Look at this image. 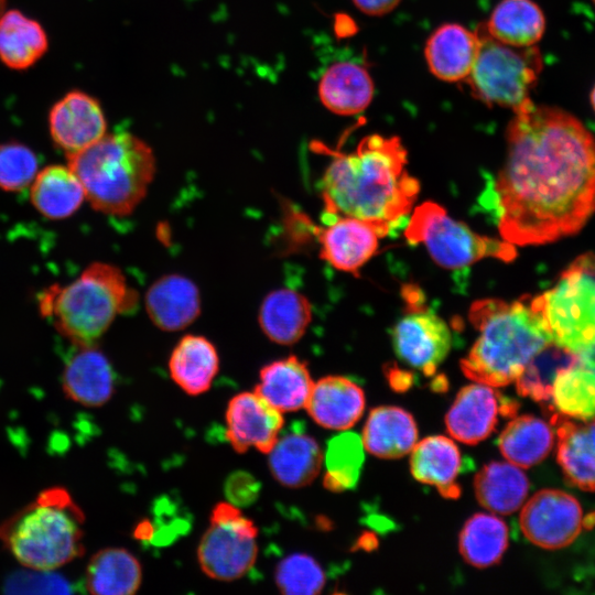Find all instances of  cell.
Masks as SVG:
<instances>
[{
  "label": "cell",
  "instance_id": "5b68a950",
  "mask_svg": "<svg viewBox=\"0 0 595 595\" xmlns=\"http://www.w3.org/2000/svg\"><path fill=\"white\" fill-rule=\"evenodd\" d=\"M85 197L98 212L126 216L144 198L155 174V158L143 140L129 132L105 134L67 155Z\"/></svg>",
  "mask_w": 595,
  "mask_h": 595
},
{
  "label": "cell",
  "instance_id": "2e32d148",
  "mask_svg": "<svg viewBox=\"0 0 595 595\" xmlns=\"http://www.w3.org/2000/svg\"><path fill=\"white\" fill-rule=\"evenodd\" d=\"M318 234L320 257L337 270L358 275V270L377 252L380 236L367 223L336 217Z\"/></svg>",
  "mask_w": 595,
  "mask_h": 595
},
{
  "label": "cell",
  "instance_id": "7c38bea8",
  "mask_svg": "<svg viewBox=\"0 0 595 595\" xmlns=\"http://www.w3.org/2000/svg\"><path fill=\"white\" fill-rule=\"evenodd\" d=\"M450 327L431 311L414 307L401 317L392 331L396 355L426 376L434 375L451 349Z\"/></svg>",
  "mask_w": 595,
  "mask_h": 595
},
{
  "label": "cell",
  "instance_id": "f546056e",
  "mask_svg": "<svg viewBox=\"0 0 595 595\" xmlns=\"http://www.w3.org/2000/svg\"><path fill=\"white\" fill-rule=\"evenodd\" d=\"M475 495L487 510L509 515L518 510L529 490V480L519 466L512 463L491 462L476 475Z\"/></svg>",
  "mask_w": 595,
  "mask_h": 595
},
{
  "label": "cell",
  "instance_id": "5bb4252c",
  "mask_svg": "<svg viewBox=\"0 0 595 595\" xmlns=\"http://www.w3.org/2000/svg\"><path fill=\"white\" fill-rule=\"evenodd\" d=\"M226 436L237 453L251 447L268 454L283 428V416L256 391L234 396L226 410Z\"/></svg>",
  "mask_w": 595,
  "mask_h": 595
},
{
  "label": "cell",
  "instance_id": "1f68e13d",
  "mask_svg": "<svg viewBox=\"0 0 595 595\" xmlns=\"http://www.w3.org/2000/svg\"><path fill=\"white\" fill-rule=\"evenodd\" d=\"M47 35L42 25L19 10L0 15V61L10 68L25 69L47 51Z\"/></svg>",
  "mask_w": 595,
  "mask_h": 595
},
{
  "label": "cell",
  "instance_id": "8fae6325",
  "mask_svg": "<svg viewBox=\"0 0 595 595\" xmlns=\"http://www.w3.org/2000/svg\"><path fill=\"white\" fill-rule=\"evenodd\" d=\"M519 523L533 544L555 550L571 544L584 526L583 509L572 495L559 489H542L522 507Z\"/></svg>",
  "mask_w": 595,
  "mask_h": 595
},
{
  "label": "cell",
  "instance_id": "f6af8a7d",
  "mask_svg": "<svg viewBox=\"0 0 595 595\" xmlns=\"http://www.w3.org/2000/svg\"><path fill=\"white\" fill-rule=\"evenodd\" d=\"M593 2L595 3V0H593Z\"/></svg>",
  "mask_w": 595,
  "mask_h": 595
},
{
  "label": "cell",
  "instance_id": "836d02e7",
  "mask_svg": "<svg viewBox=\"0 0 595 595\" xmlns=\"http://www.w3.org/2000/svg\"><path fill=\"white\" fill-rule=\"evenodd\" d=\"M84 198V187L68 165H50L33 180L32 204L48 218L62 219L73 215Z\"/></svg>",
  "mask_w": 595,
  "mask_h": 595
},
{
  "label": "cell",
  "instance_id": "8992f818",
  "mask_svg": "<svg viewBox=\"0 0 595 595\" xmlns=\"http://www.w3.org/2000/svg\"><path fill=\"white\" fill-rule=\"evenodd\" d=\"M137 298L119 268L94 262L72 283L46 289L40 295V311L75 346H94L118 314L137 304Z\"/></svg>",
  "mask_w": 595,
  "mask_h": 595
},
{
  "label": "cell",
  "instance_id": "52a82bcc",
  "mask_svg": "<svg viewBox=\"0 0 595 595\" xmlns=\"http://www.w3.org/2000/svg\"><path fill=\"white\" fill-rule=\"evenodd\" d=\"M475 32L478 51L465 79L472 95L489 106L517 109L530 99L542 69L539 50L505 44L488 33L485 23Z\"/></svg>",
  "mask_w": 595,
  "mask_h": 595
},
{
  "label": "cell",
  "instance_id": "4dcf8cb0",
  "mask_svg": "<svg viewBox=\"0 0 595 595\" xmlns=\"http://www.w3.org/2000/svg\"><path fill=\"white\" fill-rule=\"evenodd\" d=\"M551 404L566 418L588 421L595 418V357L580 355L578 360L555 377Z\"/></svg>",
  "mask_w": 595,
  "mask_h": 595
},
{
  "label": "cell",
  "instance_id": "484cf974",
  "mask_svg": "<svg viewBox=\"0 0 595 595\" xmlns=\"http://www.w3.org/2000/svg\"><path fill=\"white\" fill-rule=\"evenodd\" d=\"M418 440L413 416L393 405L370 411L363 430L361 441L370 454L381 458H399L412 451Z\"/></svg>",
  "mask_w": 595,
  "mask_h": 595
},
{
  "label": "cell",
  "instance_id": "277c9868",
  "mask_svg": "<svg viewBox=\"0 0 595 595\" xmlns=\"http://www.w3.org/2000/svg\"><path fill=\"white\" fill-rule=\"evenodd\" d=\"M84 521L71 493L55 486L6 519L0 540L23 566L52 571L84 554Z\"/></svg>",
  "mask_w": 595,
  "mask_h": 595
},
{
  "label": "cell",
  "instance_id": "b9f144b4",
  "mask_svg": "<svg viewBox=\"0 0 595 595\" xmlns=\"http://www.w3.org/2000/svg\"><path fill=\"white\" fill-rule=\"evenodd\" d=\"M401 0H353L354 4L365 14L380 17L391 12Z\"/></svg>",
  "mask_w": 595,
  "mask_h": 595
},
{
  "label": "cell",
  "instance_id": "9a60e30c",
  "mask_svg": "<svg viewBox=\"0 0 595 595\" xmlns=\"http://www.w3.org/2000/svg\"><path fill=\"white\" fill-rule=\"evenodd\" d=\"M48 128L54 143L68 155L100 140L106 134L107 123L96 98L73 90L52 107Z\"/></svg>",
  "mask_w": 595,
  "mask_h": 595
},
{
  "label": "cell",
  "instance_id": "ba28073f",
  "mask_svg": "<svg viewBox=\"0 0 595 595\" xmlns=\"http://www.w3.org/2000/svg\"><path fill=\"white\" fill-rule=\"evenodd\" d=\"M539 296L553 342L574 354L595 357V255L578 257Z\"/></svg>",
  "mask_w": 595,
  "mask_h": 595
},
{
  "label": "cell",
  "instance_id": "74e56055",
  "mask_svg": "<svg viewBox=\"0 0 595 595\" xmlns=\"http://www.w3.org/2000/svg\"><path fill=\"white\" fill-rule=\"evenodd\" d=\"M364 444L356 433L345 432L329 440L325 452L324 486L334 491L356 486L364 464Z\"/></svg>",
  "mask_w": 595,
  "mask_h": 595
},
{
  "label": "cell",
  "instance_id": "e0dca14e",
  "mask_svg": "<svg viewBox=\"0 0 595 595\" xmlns=\"http://www.w3.org/2000/svg\"><path fill=\"white\" fill-rule=\"evenodd\" d=\"M150 320L162 331H181L201 313V296L195 283L180 274L158 279L145 294Z\"/></svg>",
  "mask_w": 595,
  "mask_h": 595
},
{
  "label": "cell",
  "instance_id": "8d00e7d4",
  "mask_svg": "<svg viewBox=\"0 0 595 595\" xmlns=\"http://www.w3.org/2000/svg\"><path fill=\"white\" fill-rule=\"evenodd\" d=\"M578 358L580 355L556 343H549L530 359L516 379L517 391L537 402H550L556 375L575 364Z\"/></svg>",
  "mask_w": 595,
  "mask_h": 595
},
{
  "label": "cell",
  "instance_id": "e575fe53",
  "mask_svg": "<svg viewBox=\"0 0 595 595\" xmlns=\"http://www.w3.org/2000/svg\"><path fill=\"white\" fill-rule=\"evenodd\" d=\"M554 444V431L533 415L511 420L502 430L498 446L502 456L519 467L528 468L542 462Z\"/></svg>",
  "mask_w": 595,
  "mask_h": 595
},
{
  "label": "cell",
  "instance_id": "4fadbf2b",
  "mask_svg": "<svg viewBox=\"0 0 595 595\" xmlns=\"http://www.w3.org/2000/svg\"><path fill=\"white\" fill-rule=\"evenodd\" d=\"M516 411L515 401L491 386L476 382L459 390L445 416V424L454 439L473 445L493 433L499 415L512 416Z\"/></svg>",
  "mask_w": 595,
  "mask_h": 595
},
{
  "label": "cell",
  "instance_id": "4316f807",
  "mask_svg": "<svg viewBox=\"0 0 595 595\" xmlns=\"http://www.w3.org/2000/svg\"><path fill=\"white\" fill-rule=\"evenodd\" d=\"M312 318L309 300L292 289H278L263 299L258 321L264 335L281 345L296 343Z\"/></svg>",
  "mask_w": 595,
  "mask_h": 595
},
{
  "label": "cell",
  "instance_id": "d6a6232c",
  "mask_svg": "<svg viewBox=\"0 0 595 595\" xmlns=\"http://www.w3.org/2000/svg\"><path fill=\"white\" fill-rule=\"evenodd\" d=\"M496 40L517 47L533 46L545 31V18L532 0H501L485 22Z\"/></svg>",
  "mask_w": 595,
  "mask_h": 595
},
{
  "label": "cell",
  "instance_id": "603a6c76",
  "mask_svg": "<svg viewBox=\"0 0 595 595\" xmlns=\"http://www.w3.org/2000/svg\"><path fill=\"white\" fill-rule=\"evenodd\" d=\"M374 82L368 71L354 62L331 65L318 82V97L329 111L351 116L364 111L372 100Z\"/></svg>",
  "mask_w": 595,
  "mask_h": 595
},
{
  "label": "cell",
  "instance_id": "ffe728a7",
  "mask_svg": "<svg viewBox=\"0 0 595 595\" xmlns=\"http://www.w3.org/2000/svg\"><path fill=\"white\" fill-rule=\"evenodd\" d=\"M478 37L457 23L440 25L428 39L424 57L430 72L447 83L465 80L474 65Z\"/></svg>",
  "mask_w": 595,
  "mask_h": 595
},
{
  "label": "cell",
  "instance_id": "7a4b0ae2",
  "mask_svg": "<svg viewBox=\"0 0 595 595\" xmlns=\"http://www.w3.org/2000/svg\"><path fill=\"white\" fill-rule=\"evenodd\" d=\"M331 154L321 180L324 223L357 218L380 237L407 225L420 183L407 170V150L398 137L370 134L355 151Z\"/></svg>",
  "mask_w": 595,
  "mask_h": 595
},
{
  "label": "cell",
  "instance_id": "7bdbcfd3",
  "mask_svg": "<svg viewBox=\"0 0 595 595\" xmlns=\"http://www.w3.org/2000/svg\"><path fill=\"white\" fill-rule=\"evenodd\" d=\"M591 104H592V107L595 111V86L593 87L592 91H591Z\"/></svg>",
  "mask_w": 595,
  "mask_h": 595
},
{
  "label": "cell",
  "instance_id": "44dd1931",
  "mask_svg": "<svg viewBox=\"0 0 595 595\" xmlns=\"http://www.w3.org/2000/svg\"><path fill=\"white\" fill-rule=\"evenodd\" d=\"M556 458L566 476L583 490H595V418L576 423L555 413Z\"/></svg>",
  "mask_w": 595,
  "mask_h": 595
},
{
  "label": "cell",
  "instance_id": "cb8c5ba5",
  "mask_svg": "<svg viewBox=\"0 0 595 595\" xmlns=\"http://www.w3.org/2000/svg\"><path fill=\"white\" fill-rule=\"evenodd\" d=\"M410 469L413 477L435 486L445 498H457L461 487L456 478L462 468V457L456 444L443 435L428 436L412 448Z\"/></svg>",
  "mask_w": 595,
  "mask_h": 595
},
{
  "label": "cell",
  "instance_id": "6da1fadb",
  "mask_svg": "<svg viewBox=\"0 0 595 595\" xmlns=\"http://www.w3.org/2000/svg\"><path fill=\"white\" fill-rule=\"evenodd\" d=\"M502 167L479 197L512 245H542L581 230L595 212V139L570 112L513 110Z\"/></svg>",
  "mask_w": 595,
  "mask_h": 595
},
{
  "label": "cell",
  "instance_id": "30bf717a",
  "mask_svg": "<svg viewBox=\"0 0 595 595\" xmlns=\"http://www.w3.org/2000/svg\"><path fill=\"white\" fill-rule=\"evenodd\" d=\"M255 523L239 507L218 502L212 510L210 524L201 538L197 560L202 571L219 581L245 576L255 565L258 554Z\"/></svg>",
  "mask_w": 595,
  "mask_h": 595
},
{
  "label": "cell",
  "instance_id": "d6986e66",
  "mask_svg": "<svg viewBox=\"0 0 595 595\" xmlns=\"http://www.w3.org/2000/svg\"><path fill=\"white\" fill-rule=\"evenodd\" d=\"M62 387L71 400L86 407H100L115 392V372L95 345L78 347L63 370Z\"/></svg>",
  "mask_w": 595,
  "mask_h": 595
},
{
  "label": "cell",
  "instance_id": "60d3db41",
  "mask_svg": "<svg viewBox=\"0 0 595 595\" xmlns=\"http://www.w3.org/2000/svg\"><path fill=\"white\" fill-rule=\"evenodd\" d=\"M261 485L259 480L248 472L236 470L231 473L225 484L224 494L228 501L237 507L252 505L259 497Z\"/></svg>",
  "mask_w": 595,
  "mask_h": 595
},
{
  "label": "cell",
  "instance_id": "9c48e42d",
  "mask_svg": "<svg viewBox=\"0 0 595 595\" xmlns=\"http://www.w3.org/2000/svg\"><path fill=\"white\" fill-rule=\"evenodd\" d=\"M404 237L412 245L423 244L432 259L445 269H463L485 258L511 261L517 256L515 245L473 231L430 201L415 207Z\"/></svg>",
  "mask_w": 595,
  "mask_h": 595
},
{
  "label": "cell",
  "instance_id": "d590c367",
  "mask_svg": "<svg viewBox=\"0 0 595 595\" xmlns=\"http://www.w3.org/2000/svg\"><path fill=\"white\" fill-rule=\"evenodd\" d=\"M508 528L498 517L476 513L461 530L459 553L474 567L485 569L498 563L508 547Z\"/></svg>",
  "mask_w": 595,
  "mask_h": 595
},
{
  "label": "cell",
  "instance_id": "3957f363",
  "mask_svg": "<svg viewBox=\"0 0 595 595\" xmlns=\"http://www.w3.org/2000/svg\"><path fill=\"white\" fill-rule=\"evenodd\" d=\"M468 318L479 334L461 369L468 379L494 388L516 381L530 359L553 342L539 295L513 302L478 300Z\"/></svg>",
  "mask_w": 595,
  "mask_h": 595
},
{
  "label": "cell",
  "instance_id": "ac0fdd59",
  "mask_svg": "<svg viewBox=\"0 0 595 595\" xmlns=\"http://www.w3.org/2000/svg\"><path fill=\"white\" fill-rule=\"evenodd\" d=\"M365 402L363 389L353 380L327 376L314 382L305 409L318 425L340 431L360 419Z\"/></svg>",
  "mask_w": 595,
  "mask_h": 595
},
{
  "label": "cell",
  "instance_id": "7402d4cb",
  "mask_svg": "<svg viewBox=\"0 0 595 595\" xmlns=\"http://www.w3.org/2000/svg\"><path fill=\"white\" fill-rule=\"evenodd\" d=\"M268 455L273 478L288 488L311 484L318 475L323 461L318 443L300 429L280 434Z\"/></svg>",
  "mask_w": 595,
  "mask_h": 595
},
{
  "label": "cell",
  "instance_id": "f1b7e54d",
  "mask_svg": "<svg viewBox=\"0 0 595 595\" xmlns=\"http://www.w3.org/2000/svg\"><path fill=\"white\" fill-rule=\"evenodd\" d=\"M142 581V569L138 559L123 548H106L89 560L85 586L96 595H131Z\"/></svg>",
  "mask_w": 595,
  "mask_h": 595
},
{
  "label": "cell",
  "instance_id": "d4e9b609",
  "mask_svg": "<svg viewBox=\"0 0 595 595\" xmlns=\"http://www.w3.org/2000/svg\"><path fill=\"white\" fill-rule=\"evenodd\" d=\"M313 385L306 364L290 355L263 366L253 391L283 413L305 408Z\"/></svg>",
  "mask_w": 595,
  "mask_h": 595
},
{
  "label": "cell",
  "instance_id": "ee69618b",
  "mask_svg": "<svg viewBox=\"0 0 595 595\" xmlns=\"http://www.w3.org/2000/svg\"><path fill=\"white\" fill-rule=\"evenodd\" d=\"M7 0H0V15L6 11Z\"/></svg>",
  "mask_w": 595,
  "mask_h": 595
},
{
  "label": "cell",
  "instance_id": "83f0119b",
  "mask_svg": "<svg viewBox=\"0 0 595 595\" xmlns=\"http://www.w3.org/2000/svg\"><path fill=\"white\" fill-rule=\"evenodd\" d=\"M218 369L219 357L216 347L201 335L183 336L169 359L173 381L191 396L206 392Z\"/></svg>",
  "mask_w": 595,
  "mask_h": 595
},
{
  "label": "cell",
  "instance_id": "ab89813d",
  "mask_svg": "<svg viewBox=\"0 0 595 595\" xmlns=\"http://www.w3.org/2000/svg\"><path fill=\"white\" fill-rule=\"evenodd\" d=\"M37 171L34 152L19 142L0 143V188L21 191L33 182Z\"/></svg>",
  "mask_w": 595,
  "mask_h": 595
},
{
  "label": "cell",
  "instance_id": "f35d334b",
  "mask_svg": "<svg viewBox=\"0 0 595 595\" xmlns=\"http://www.w3.org/2000/svg\"><path fill=\"white\" fill-rule=\"evenodd\" d=\"M326 576L321 565L310 555L293 553L281 560L274 572V582L285 595H315L321 593Z\"/></svg>",
  "mask_w": 595,
  "mask_h": 595
}]
</instances>
